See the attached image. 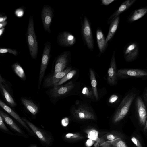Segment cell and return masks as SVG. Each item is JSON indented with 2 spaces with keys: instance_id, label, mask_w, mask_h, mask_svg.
I'll use <instances>...</instances> for the list:
<instances>
[{
  "instance_id": "cell-4",
  "label": "cell",
  "mask_w": 147,
  "mask_h": 147,
  "mask_svg": "<svg viewBox=\"0 0 147 147\" xmlns=\"http://www.w3.org/2000/svg\"><path fill=\"white\" fill-rule=\"evenodd\" d=\"M135 96L134 94L131 93L124 98L113 116L112 119L113 123L119 122L126 115Z\"/></svg>"
},
{
  "instance_id": "cell-30",
  "label": "cell",
  "mask_w": 147,
  "mask_h": 147,
  "mask_svg": "<svg viewBox=\"0 0 147 147\" xmlns=\"http://www.w3.org/2000/svg\"><path fill=\"white\" fill-rule=\"evenodd\" d=\"M82 93L85 96L90 99L92 98L93 96H94L92 90L86 86L83 88Z\"/></svg>"
},
{
  "instance_id": "cell-15",
  "label": "cell",
  "mask_w": 147,
  "mask_h": 147,
  "mask_svg": "<svg viewBox=\"0 0 147 147\" xmlns=\"http://www.w3.org/2000/svg\"><path fill=\"white\" fill-rule=\"evenodd\" d=\"M0 106L7 113L12 116L26 129L29 132L32 133V132L27 125L26 123L11 108L5 104L1 100H0Z\"/></svg>"
},
{
  "instance_id": "cell-41",
  "label": "cell",
  "mask_w": 147,
  "mask_h": 147,
  "mask_svg": "<svg viewBox=\"0 0 147 147\" xmlns=\"http://www.w3.org/2000/svg\"><path fill=\"white\" fill-rule=\"evenodd\" d=\"M7 24V21L5 22L0 23V29L5 28Z\"/></svg>"
},
{
  "instance_id": "cell-3",
  "label": "cell",
  "mask_w": 147,
  "mask_h": 147,
  "mask_svg": "<svg viewBox=\"0 0 147 147\" xmlns=\"http://www.w3.org/2000/svg\"><path fill=\"white\" fill-rule=\"evenodd\" d=\"M71 110L72 115L76 119L94 120L96 119L93 109L86 104H76L73 106Z\"/></svg>"
},
{
  "instance_id": "cell-7",
  "label": "cell",
  "mask_w": 147,
  "mask_h": 147,
  "mask_svg": "<svg viewBox=\"0 0 147 147\" xmlns=\"http://www.w3.org/2000/svg\"><path fill=\"white\" fill-rule=\"evenodd\" d=\"M71 60V53L64 51L55 58L53 63V73L55 74L64 70Z\"/></svg>"
},
{
  "instance_id": "cell-27",
  "label": "cell",
  "mask_w": 147,
  "mask_h": 147,
  "mask_svg": "<svg viewBox=\"0 0 147 147\" xmlns=\"http://www.w3.org/2000/svg\"><path fill=\"white\" fill-rule=\"evenodd\" d=\"M76 71L75 70H71L68 73L60 80L55 84L53 86H58L62 84L71 79L76 74Z\"/></svg>"
},
{
  "instance_id": "cell-39",
  "label": "cell",
  "mask_w": 147,
  "mask_h": 147,
  "mask_svg": "<svg viewBox=\"0 0 147 147\" xmlns=\"http://www.w3.org/2000/svg\"><path fill=\"white\" fill-rule=\"evenodd\" d=\"M95 142L92 140L88 138L85 142V145L87 147H90Z\"/></svg>"
},
{
  "instance_id": "cell-21",
  "label": "cell",
  "mask_w": 147,
  "mask_h": 147,
  "mask_svg": "<svg viewBox=\"0 0 147 147\" xmlns=\"http://www.w3.org/2000/svg\"><path fill=\"white\" fill-rule=\"evenodd\" d=\"M21 101L25 109L32 115H35L38 113L39 108L32 100L25 98H22Z\"/></svg>"
},
{
  "instance_id": "cell-2",
  "label": "cell",
  "mask_w": 147,
  "mask_h": 147,
  "mask_svg": "<svg viewBox=\"0 0 147 147\" xmlns=\"http://www.w3.org/2000/svg\"><path fill=\"white\" fill-rule=\"evenodd\" d=\"M75 84L70 81L63 85L53 86L47 94L51 101L55 103L59 99L67 95L74 89Z\"/></svg>"
},
{
  "instance_id": "cell-28",
  "label": "cell",
  "mask_w": 147,
  "mask_h": 147,
  "mask_svg": "<svg viewBox=\"0 0 147 147\" xmlns=\"http://www.w3.org/2000/svg\"><path fill=\"white\" fill-rule=\"evenodd\" d=\"M108 141L113 147H128L125 142L119 138Z\"/></svg>"
},
{
  "instance_id": "cell-13",
  "label": "cell",
  "mask_w": 147,
  "mask_h": 147,
  "mask_svg": "<svg viewBox=\"0 0 147 147\" xmlns=\"http://www.w3.org/2000/svg\"><path fill=\"white\" fill-rule=\"evenodd\" d=\"M117 66L115 57V51H113L111 57L109 67L107 72V80L109 84L115 85L116 82Z\"/></svg>"
},
{
  "instance_id": "cell-8",
  "label": "cell",
  "mask_w": 147,
  "mask_h": 147,
  "mask_svg": "<svg viewBox=\"0 0 147 147\" xmlns=\"http://www.w3.org/2000/svg\"><path fill=\"white\" fill-rule=\"evenodd\" d=\"M54 10L49 5H44L41 12V18L43 28L45 32L50 33V26L54 16Z\"/></svg>"
},
{
  "instance_id": "cell-22",
  "label": "cell",
  "mask_w": 147,
  "mask_h": 147,
  "mask_svg": "<svg viewBox=\"0 0 147 147\" xmlns=\"http://www.w3.org/2000/svg\"><path fill=\"white\" fill-rule=\"evenodd\" d=\"M119 16L116 17L110 24L108 32L105 39L107 44L110 41L114 35L118 28L119 21Z\"/></svg>"
},
{
  "instance_id": "cell-6",
  "label": "cell",
  "mask_w": 147,
  "mask_h": 147,
  "mask_svg": "<svg viewBox=\"0 0 147 147\" xmlns=\"http://www.w3.org/2000/svg\"><path fill=\"white\" fill-rule=\"evenodd\" d=\"M51 49V43L49 41H47L44 44L42 57L38 80V88L39 90L40 89L42 82L49 63L50 57Z\"/></svg>"
},
{
  "instance_id": "cell-23",
  "label": "cell",
  "mask_w": 147,
  "mask_h": 147,
  "mask_svg": "<svg viewBox=\"0 0 147 147\" xmlns=\"http://www.w3.org/2000/svg\"><path fill=\"white\" fill-rule=\"evenodd\" d=\"M0 115L2 117L6 123L14 131L19 134H24L22 131L14 121L8 115L1 110H0Z\"/></svg>"
},
{
  "instance_id": "cell-33",
  "label": "cell",
  "mask_w": 147,
  "mask_h": 147,
  "mask_svg": "<svg viewBox=\"0 0 147 147\" xmlns=\"http://www.w3.org/2000/svg\"><path fill=\"white\" fill-rule=\"evenodd\" d=\"M0 128L5 131L9 132L8 129L4 123L3 119L1 115H0Z\"/></svg>"
},
{
  "instance_id": "cell-24",
  "label": "cell",
  "mask_w": 147,
  "mask_h": 147,
  "mask_svg": "<svg viewBox=\"0 0 147 147\" xmlns=\"http://www.w3.org/2000/svg\"><path fill=\"white\" fill-rule=\"evenodd\" d=\"M11 68L14 72L21 80L25 81L26 78L25 72L19 63L16 62L12 64Z\"/></svg>"
},
{
  "instance_id": "cell-38",
  "label": "cell",
  "mask_w": 147,
  "mask_h": 147,
  "mask_svg": "<svg viewBox=\"0 0 147 147\" xmlns=\"http://www.w3.org/2000/svg\"><path fill=\"white\" fill-rule=\"evenodd\" d=\"M69 123V120L68 118L66 117L63 119L61 121V124L63 126L67 127Z\"/></svg>"
},
{
  "instance_id": "cell-17",
  "label": "cell",
  "mask_w": 147,
  "mask_h": 147,
  "mask_svg": "<svg viewBox=\"0 0 147 147\" xmlns=\"http://www.w3.org/2000/svg\"><path fill=\"white\" fill-rule=\"evenodd\" d=\"M147 76V72L137 69H121L117 72V76L120 77L129 76L135 77Z\"/></svg>"
},
{
  "instance_id": "cell-32",
  "label": "cell",
  "mask_w": 147,
  "mask_h": 147,
  "mask_svg": "<svg viewBox=\"0 0 147 147\" xmlns=\"http://www.w3.org/2000/svg\"><path fill=\"white\" fill-rule=\"evenodd\" d=\"M24 11V7H21L16 9L15 11L14 14L16 16L20 18L23 16Z\"/></svg>"
},
{
  "instance_id": "cell-43",
  "label": "cell",
  "mask_w": 147,
  "mask_h": 147,
  "mask_svg": "<svg viewBox=\"0 0 147 147\" xmlns=\"http://www.w3.org/2000/svg\"><path fill=\"white\" fill-rule=\"evenodd\" d=\"M100 146L99 144L96 142L94 144V147H99Z\"/></svg>"
},
{
  "instance_id": "cell-37",
  "label": "cell",
  "mask_w": 147,
  "mask_h": 147,
  "mask_svg": "<svg viewBox=\"0 0 147 147\" xmlns=\"http://www.w3.org/2000/svg\"><path fill=\"white\" fill-rule=\"evenodd\" d=\"M114 1L115 0H101V4L105 6H107Z\"/></svg>"
},
{
  "instance_id": "cell-19",
  "label": "cell",
  "mask_w": 147,
  "mask_h": 147,
  "mask_svg": "<svg viewBox=\"0 0 147 147\" xmlns=\"http://www.w3.org/2000/svg\"><path fill=\"white\" fill-rule=\"evenodd\" d=\"M138 48L136 44L132 43L129 45L126 48L124 52L125 59L130 61L134 59L138 55Z\"/></svg>"
},
{
  "instance_id": "cell-16",
  "label": "cell",
  "mask_w": 147,
  "mask_h": 147,
  "mask_svg": "<svg viewBox=\"0 0 147 147\" xmlns=\"http://www.w3.org/2000/svg\"><path fill=\"white\" fill-rule=\"evenodd\" d=\"M88 138L97 142L101 147H111L110 144L103 138H100L98 137V131L94 129L87 130L85 131Z\"/></svg>"
},
{
  "instance_id": "cell-36",
  "label": "cell",
  "mask_w": 147,
  "mask_h": 147,
  "mask_svg": "<svg viewBox=\"0 0 147 147\" xmlns=\"http://www.w3.org/2000/svg\"><path fill=\"white\" fill-rule=\"evenodd\" d=\"M118 138L117 136L112 134H109L106 136V138L108 141L113 140Z\"/></svg>"
},
{
  "instance_id": "cell-14",
  "label": "cell",
  "mask_w": 147,
  "mask_h": 147,
  "mask_svg": "<svg viewBox=\"0 0 147 147\" xmlns=\"http://www.w3.org/2000/svg\"><path fill=\"white\" fill-rule=\"evenodd\" d=\"M136 107L139 123L142 126L145 125L147 118L146 106L141 98L138 97L136 100Z\"/></svg>"
},
{
  "instance_id": "cell-12",
  "label": "cell",
  "mask_w": 147,
  "mask_h": 147,
  "mask_svg": "<svg viewBox=\"0 0 147 147\" xmlns=\"http://www.w3.org/2000/svg\"><path fill=\"white\" fill-rule=\"evenodd\" d=\"M22 119L30 127L42 142L47 145L50 144L51 139L48 134L38 128L26 119L23 118H22Z\"/></svg>"
},
{
  "instance_id": "cell-44",
  "label": "cell",
  "mask_w": 147,
  "mask_h": 147,
  "mask_svg": "<svg viewBox=\"0 0 147 147\" xmlns=\"http://www.w3.org/2000/svg\"><path fill=\"white\" fill-rule=\"evenodd\" d=\"M144 97L146 101L147 102V91L144 95Z\"/></svg>"
},
{
  "instance_id": "cell-25",
  "label": "cell",
  "mask_w": 147,
  "mask_h": 147,
  "mask_svg": "<svg viewBox=\"0 0 147 147\" xmlns=\"http://www.w3.org/2000/svg\"><path fill=\"white\" fill-rule=\"evenodd\" d=\"M90 74V79L91 82V85L92 87L94 97L97 100L98 99V95L97 89V83L95 73L91 68L89 69Z\"/></svg>"
},
{
  "instance_id": "cell-5",
  "label": "cell",
  "mask_w": 147,
  "mask_h": 147,
  "mask_svg": "<svg viewBox=\"0 0 147 147\" xmlns=\"http://www.w3.org/2000/svg\"><path fill=\"white\" fill-rule=\"evenodd\" d=\"M81 34L84 44L90 51H93L94 48L93 37L89 20L86 16L82 24Z\"/></svg>"
},
{
  "instance_id": "cell-9",
  "label": "cell",
  "mask_w": 147,
  "mask_h": 147,
  "mask_svg": "<svg viewBox=\"0 0 147 147\" xmlns=\"http://www.w3.org/2000/svg\"><path fill=\"white\" fill-rule=\"evenodd\" d=\"M8 83L0 75V91L3 97L10 106L15 107L17 104L10 92Z\"/></svg>"
},
{
  "instance_id": "cell-11",
  "label": "cell",
  "mask_w": 147,
  "mask_h": 147,
  "mask_svg": "<svg viewBox=\"0 0 147 147\" xmlns=\"http://www.w3.org/2000/svg\"><path fill=\"white\" fill-rule=\"evenodd\" d=\"M57 42L61 46L69 47L75 43L76 38L75 36L70 32L64 31L58 34Z\"/></svg>"
},
{
  "instance_id": "cell-40",
  "label": "cell",
  "mask_w": 147,
  "mask_h": 147,
  "mask_svg": "<svg viewBox=\"0 0 147 147\" xmlns=\"http://www.w3.org/2000/svg\"><path fill=\"white\" fill-rule=\"evenodd\" d=\"M7 16H0V23L6 21L7 19Z\"/></svg>"
},
{
  "instance_id": "cell-26",
  "label": "cell",
  "mask_w": 147,
  "mask_h": 147,
  "mask_svg": "<svg viewBox=\"0 0 147 147\" xmlns=\"http://www.w3.org/2000/svg\"><path fill=\"white\" fill-rule=\"evenodd\" d=\"M147 13V7L140 9L135 10L130 18V20L133 22L137 20Z\"/></svg>"
},
{
  "instance_id": "cell-35",
  "label": "cell",
  "mask_w": 147,
  "mask_h": 147,
  "mask_svg": "<svg viewBox=\"0 0 147 147\" xmlns=\"http://www.w3.org/2000/svg\"><path fill=\"white\" fill-rule=\"evenodd\" d=\"M118 98V96L115 94L112 95L110 97L109 102L110 103H113L115 102Z\"/></svg>"
},
{
  "instance_id": "cell-46",
  "label": "cell",
  "mask_w": 147,
  "mask_h": 147,
  "mask_svg": "<svg viewBox=\"0 0 147 147\" xmlns=\"http://www.w3.org/2000/svg\"><path fill=\"white\" fill-rule=\"evenodd\" d=\"M31 147H37V146L36 145H33Z\"/></svg>"
},
{
  "instance_id": "cell-42",
  "label": "cell",
  "mask_w": 147,
  "mask_h": 147,
  "mask_svg": "<svg viewBox=\"0 0 147 147\" xmlns=\"http://www.w3.org/2000/svg\"><path fill=\"white\" fill-rule=\"evenodd\" d=\"M5 28H3L0 29V36L1 37L5 30Z\"/></svg>"
},
{
  "instance_id": "cell-10",
  "label": "cell",
  "mask_w": 147,
  "mask_h": 147,
  "mask_svg": "<svg viewBox=\"0 0 147 147\" xmlns=\"http://www.w3.org/2000/svg\"><path fill=\"white\" fill-rule=\"evenodd\" d=\"M71 70V67H69L62 71L49 75L45 79L43 83V87L46 88L53 87Z\"/></svg>"
},
{
  "instance_id": "cell-31",
  "label": "cell",
  "mask_w": 147,
  "mask_h": 147,
  "mask_svg": "<svg viewBox=\"0 0 147 147\" xmlns=\"http://www.w3.org/2000/svg\"><path fill=\"white\" fill-rule=\"evenodd\" d=\"M6 53L12 54L16 56H17L18 54V51L14 49L7 48H0V53L3 54Z\"/></svg>"
},
{
  "instance_id": "cell-1",
  "label": "cell",
  "mask_w": 147,
  "mask_h": 147,
  "mask_svg": "<svg viewBox=\"0 0 147 147\" xmlns=\"http://www.w3.org/2000/svg\"><path fill=\"white\" fill-rule=\"evenodd\" d=\"M26 38L30 54L32 58L35 60L38 55V45L35 31L33 16H32L29 17Z\"/></svg>"
},
{
  "instance_id": "cell-45",
  "label": "cell",
  "mask_w": 147,
  "mask_h": 147,
  "mask_svg": "<svg viewBox=\"0 0 147 147\" xmlns=\"http://www.w3.org/2000/svg\"><path fill=\"white\" fill-rule=\"evenodd\" d=\"M145 125V127L144 129V131H146V130H147V120L146 121Z\"/></svg>"
},
{
  "instance_id": "cell-20",
  "label": "cell",
  "mask_w": 147,
  "mask_h": 147,
  "mask_svg": "<svg viewBox=\"0 0 147 147\" xmlns=\"http://www.w3.org/2000/svg\"><path fill=\"white\" fill-rule=\"evenodd\" d=\"M96 36L97 43L100 52L104 53L106 50L108 44L105 42L104 34L100 28L98 27L96 31Z\"/></svg>"
},
{
  "instance_id": "cell-29",
  "label": "cell",
  "mask_w": 147,
  "mask_h": 147,
  "mask_svg": "<svg viewBox=\"0 0 147 147\" xmlns=\"http://www.w3.org/2000/svg\"><path fill=\"white\" fill-rule=\"evenodd\" d=\"M65 139L71 140H77L82 139L83 136L78 133H68L65 136Z\"/></svg>"
},
{
  "instance_id": "cell-18",
  "label": "cell",
  "mask_w": 147,
  "mask_h": 147,
  "mask_svg": "<svg viewBox=\"0 0 147 147\" xmlns=\"http://www.w3.org/2000/svg\"><path fill=\"white\" fill-rule=\"evenodd\" d=\"M135 1V0H127L123 2L118 9L109 17L107 20V24H110L116 17L130 7Z\"/></svg>"
},
{
  "instance_id": "cell-34",
  "label": "cell",
  "mask_w": 147,
  "mask_h": 147,
  "mask_svg": "<svg viewBox=\"0 0 147 147\" xmlns=\"http://www.w3.org/2000/svg\"><path fill=\"white\" fill-rule=\"evenodd\" d=\"M131 140L137 147H142L139 141L136 137H132L131 138Z\"/></svg>"
}]
</instances>
